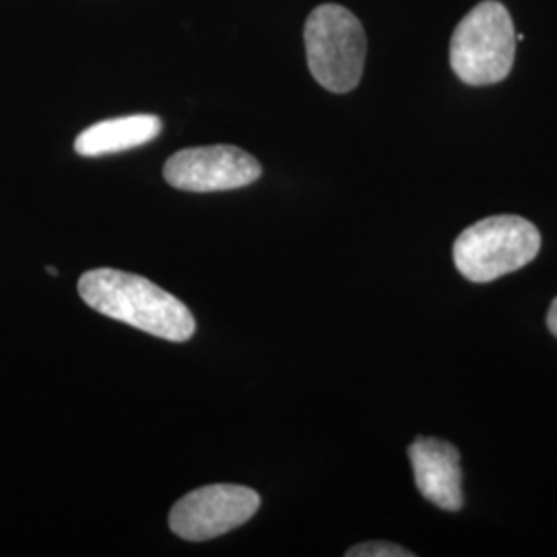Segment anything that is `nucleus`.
Wrapping results in <instances>:
<instances>
[{"mask_svg": "<svg viewBox=\"0 0 557 557\" xmlns=\"http://www.w3.org/2000/svg\"><path fill=\"white\" fill-rule=\"evenodd\" d=\"M79 296L103 317L153 337L184 343L197 331L195 317L184 301L149 278L119 269H94L81 275Z\"/></svg>", "mask_w": 557, "mask_h": 557, "instance_id": "1", "label": "nucleus"}, {"mask_svg": "<svg viewBox=\"0 0 557 557\" xmlns=\"http://www.w3.org/2000/svg\"><path fill=\"white\" fill-rule=\"evenodd\" d=\"M517 32L508 9L483 0L460 21L450 40V66L467 85H494L512 71Z\"/></svg>", "mask_w": 557, "mask_h": 557, "instance_id": "2", "label": "nucleus"}, {"mask_svg": "<svg viewBox=\"0 0 557 557\" xmlns=\"http://www.w3.org/2000/svg\"><path fill=\"white\" fill-rule=\"evenodd\" d=\"M312 77L333 94L358 87L366 62V34L358 17L341 4H320L304 27Z\"/></svg>", "mask_w": 557, "mask_h": 557, "instance_id": "3", "label": "nucleus"}, {"mask_svg": "<svg viewBox=\"0 0 557 557\" xmlns=\"http://www.w3.org/2000/svg\"><path fill=\"white\" fill-rule=\"evenodd\" d=\"M541 234L531 221L517 215L481 220L455 242V264L473 283H490L533 262Z\"/></svg>", "mask_w": 557, "mask_h": 557, "instance_id": "4", "label": "nucleus"}, {"mask_svg": "<svg viewBox=\"0 0 557 557\" xmlns=\"http://www.w3.org/2000/svg\"><path fill=\"white\" fill-rule=\"evenodd\" d=\"M259 508L260 496L250 487L207 485L178 499L170 512V529L186 541H209L238 529Z\"/></svg>", "mask_w": 557, "mask_h": 557, "instance_id": "5", "label": "nucleus"}, {"mask_svg": "<svg viewBox=\"0 0 557 557\" xmlns=\"http://www.w3.org/2000/svg\"><path fill=\"white\" fill-rule=\"evenodd\" d=\"M259 161L234 145H211L182 149L165 161L163 178L186 193L236 190L257 182Z\"/></svg>", "mask_w": 557, "mask_h": 557, "instance_id": "6", "label": "nucleus"}, {"mask_svg": "<svg viewBox=\"0 0 557 557\" xmlns=\"http://www.w3.org/2000/svg\"><path fill=\"white\" fill-rule=\"evenodd\" d=\"M409 458L423 498L448 512L462 508L460 455L453 444L444 440L418 438L409 446Z\"/></svg>", "mask_w": 557, "mask_h": 557, "instance_id": "7", "label": "nucleus"}, {"mask_svg": "<svg viewBox=\"0 0 557 557\" xmlns=\"http://www.w3.org/2000/svg\"><path fill=\"white\" fill-rule=\"evenodd\" d=\"M161 120L153 114H133L103 120L85 128L75 140V151L83 158H100L128 151L158 139Z\"/></svg>", "mask_w": 557, "mask_h": 557, "instance_id": "8", "label": "nucleus"}, {"mask_svg": "<svg viewBox=\"0 0 557 557\" xmlns=\"http://www.w3.org/2000/svg\"><path fill=\"white\" fill-rule=\"evenodd\" d=\"M347 557H413V552L403 549L393 543H384V541H374V543H361L351 547Z\"/></svg>", "mask_w": 557, "mask_h": 557, "instance_id": "9", "label": "nucleus"}, {"mask_svg": "<svg viewBox=\"0 0 557 557\" xmlns=\"http://www.w3.org/2000/svg\"><path fill=\"white\" fill-rule=\"evenodd\" d=\"M547 326H549V331H552V333L557 337V299L552 304V308H549V314H547Z\"/></svg>", "mask_w": 557, "mask_h": 557, "instance_id": "10", "label": "nucleus"}, {"mask_svg": "<svg viewBox=\"0 0 557 557\" xmlns=\"http://www.w3.org/2000/svg\"><path fill=\"white\" fill-rule=\"evenodd\" d=\"M48 273H50V275H59V273H57V269H54V267H48Z\"/></svg>", "mask_w": 557, "mask_h": 557, "instance_id": "11", "label": "nucleus"}]
</instances>
